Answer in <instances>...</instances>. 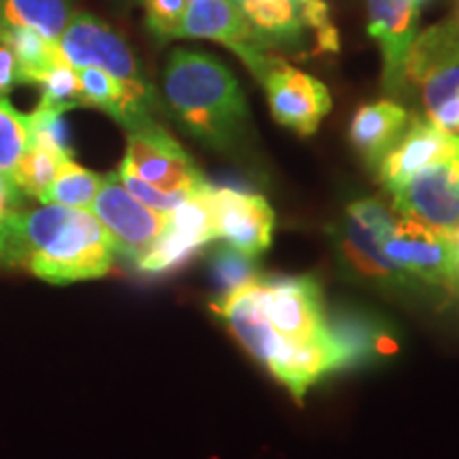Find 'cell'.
Listing matches in <instances>:
<instances>
[{
    "label": "cell",
    "mask_w": 459,
    "mask_h": 459,
    "mask_svg": "<svg viewBox=\"0 0 459 459\" xmlns=\"http://www.w3.org/2000/svg\"><path fill=\"white\" fill-rule=\"evenodd\" d=\"M383 251L406 279L412 277L429 285H455L453 234L402 217L389 230Z\"/></svg>",
    "instance_id": "4fadbf2b"
},
{
    "label": "cell",
    "mask_w": 459,
    "mask_h": 459,
    "mask_svg": "<svg viewBox=\"0 0 459 459\" xmlns=\"http://www.w3.org/2000/svg\"><path fill=\"white\" fill-rule=\"evenodd\" d=\"M119 170L164 192H196L206 186L186 149L153 119L128 130V147Z\"/></svg>",
    "instance_id": "8992f818"
},
{
    "label": "cell",
    "mask_w": 459,
    "mask_h": 459,
    "mask_svg": "<svg viewBox=\"0 0 459 459\" xmlns=\"http://www.w3.org/2000/svg\"><path fill=\"white\" fill-rule=\"evenodd\" d=\"M102 179H105V177L74 164L73 160H66V162L60 164L54 181H51V186L48 187L43 204L51 203L71 206V209L90 211V206L94 203L96 194H99V189L102 186Z\"/></svg>",
    "instance_id": "7402d4cb"
},
{
    "label": "cell",
    "mask_w": 459,
    "mask_h": 459,
    "mask_svg": "<svg viewBox=\"0 0 459 459\" xmlns=\"http://www.w3.org/2000/svg\"><path fill=\"white\" fill-rule=\"evenodd\" d=\"M20 85V74H17V62L9 45L0 41V96H7L11 90Z\"/></svg>",
    "instance_id": "f1b7e54d"
},
{
    "label": "cell",
    "mask_w": 459,
    "mask_h": 459,
    "mask_svg": "<svg viewBox=\"0 0 459 459\" xmlns=\"http://www.w3.org/2000/svg\"><path fill=\"white\" fill-rule=\"evenodd\" d=\"M211 189L213 187L206 183L169 213L166 230L156 243L149 247L147 254L136 262L139 271L152 274L170 273L187 262L200 247L217 240Z\"/></svg>",
    "instance_id": "7c38bea8"
},
{
    "label": "cell",
    "mask_w": 459,
    "mask_h": 459,
    "mask_svg": "<svg viewBox=\"0 0 459 459\" xmlns=\"http://www.w3.org/2000/svg\"><path fill=\"white\" fill-rule=\"evenodd\" d=\"M28 128H30V139L34 143H41L56 152L65 153L66 158H73L71 132H68L65 113L56 108L37 107L28 115Z\"/></svg>",
    "instance_id": "484cf974"
},
{
    "label": "cell",
    "mask_w": 459,
    "mask_h": 459,
    "mask_svg": "<svg viewBox=\"0 0 459 459\" xmlns=\"http://www.w3.org/2000/svg\"><path fill=\"white\" fill-rule=\"evenodd\" d=\"M209 271L217 298H226L240 290V287L260 281L254 257L240 254L238 249H234L230 245H223L213 251V255L209 260Z\"/></svg>",
    "instance_id": "603a6c76"
},
{
    "label": "cell",
    "mask_w": 459,
    "mask_h": 459,
    "mask_svg": "<svg viewBox=\"0 0 459 459\" xmlns=\"http://www.w3.org/2000/svg\"><path fill=\"white\" fill-rule=\"evenodd\" d=\"M457 153L459 134L440 130L429 119H412L406 126L404 134L378 164V181L389 194H394L419 170L445 158L457 156Z\"/></svg>",
    "instance_id": "2e32d148"
},
{
    "label": "cell",
    "mask_w": 459,
    "mask_h": 459,
    "mask_svg": "<svg viewBox=\"0 0 459 459\" xmlns=\"http://www.w3.org/2000/svg\"><path fill=\"white\" fill-rule=\"evenodd\" d=\"M90 211L105 226L113 254L132 262H139L147 254L169 223V215L149 209L132 196L119 181L117 172L102 179Z\"/></svg>",
    "instance_id": "9c48e42d"
},
{
    "label": "cell",
    "mask_w": 459,
    "mask_h": 459,
    "mask_svg": "<svg viewBox=\"0 0 459 459\" xmlns=\"http://www.w3.org/2000/svg\"><path fill=\"white\" fill-rule=\"evenodd\" d=\"M455 20L459 22V4H457V15H455Z\"/></svg>",
    "instance_id": "1f68e13d"
},
{
    "label": "cell",
    "mask_w": 459,
    "mask_h": 459,
    "mask_svg": "<svg viewBox=\"0 0 459 459\" xmlns=\"http://www.w3.org/2000/svg\"><path fill=\"white\" fill-rule=\"evenodd\" d=\"M392 196L406 220L443 234L459 232V153L419 170Z\"/></svg>",
    "instance_id": "8fae6325"
},
{
    "label": "cell",
    "mask_w": 459,
    "mask_h": 459,
    "mask_svg": "<svg viewBox=\"0 0 459 459\" xmlns=\"http://www.w3.org/2000/svg\"><path fill=\"white\" fill-rule=\"evenodd\" d=\"M415 85L428 119L459 134V22H440L417 34L404 62V90Z\"/></svg>",
    "instance_id": "3957f363"
},
{
    "label": "cell",
    "mask_w": 459,
    "mask_h": 459,
    "mask_svg": "<svg viewBox=\"0 0 459 459\" xmlns=\"http://www.w3.org/2000/svg\"><path fill=\"white\" fill-rule=\"evenodd\" d=\"M65 153L56 152L48 145H41V143L28 141V147L24 156L20 158V162L15 164L13 172H11V179L26 196L41 200L48 194V187L54 181L57 169H60L62 162H66Z\"/></svg>",
    "instance_id": "44dd1931"
},
{
    "label": "cell",
    "mask_w": 459,
    "mask_h": 459,
    "mask_svg": "<svg viewBox=\"0 0 459 459\" xmlns=\"http://www.w3.org/2000/svg\"><path fill=\"white\" fill-rule=\"evenodd\" d=\"M411 117L404 107L392 100L370 102L358 108L349 126V141L372 170L378 169L402 134Z\"/></svg>",
    "instance_id": "ac0fdd59"
},
{
    "label": "cell",
    "mask_w": 459,
    "mask_h": 459,
    "mask_svg": "<svg viewBox=\"0 0 459 459\" xmlns=\"http://www.w3.org/2000/svg\"><path fill=\"white\" fill-rule=\"evenodd\" d=\"M117 175H119V181L124 183V187L128 189L132 196L139 198L143 204L149 206V209L158 211V213H164V215L172 213V211H175L177 206L189 196V194H194V192H164V189L149 186V183L141 181L139 177L130 175V172L126 170H117Z\"/></svg>",
    "instance_id": "83f0119b"
},
{
    "label": "cell",
    "mask_w": 459,
    "mask_h": 459,
    "mask_svg": "<svg viewBox=\"0 0 459 459\" xmlns=\"http://www.w3.org/2000/svg\"><path fill=\"white\" fill-rule=\"evenodd\" d=\"M57 54L73 68H100L117 79L126 90L149 108L158 107L156 91L141 71L130 45L91 13H73L66 30L56 43Z\"/></svg>",
    "instance_id": "277c9868"
},
{
    "label": "cell",
    "mask_w": 459,
    "mask_h": 459,
    "mask_svg": "<svg viewBox=\"0 0 459 459\" xmlns=\"http://www.w3.org/2000/svg\"><path fill=\"white\" fill-rule=\"evenodd\" d=\"M0 28H3V22H0Z\"/></svg>",
    "instance_id": "d6a6232c"
},
{
    "label": "cell",
    "mask_w": 459,
    "mask_h": 459,
    "mask_svg": "<svg viewBox=\"0 0 459 459\" xmlns=\"http://www.w3.org/2000/svg\"><path fill=\"white\" fill-rule=\"evenodd\" d=\"M211 206H213L217 238H221L223 243L254 260L271 247L274 213L260 194L213 187Z\"/></svg>",
    "instance_id": "9a60e30c"
},
{
    "label": "cell",
    "mask_w": 459,
    "mask_h": 459,
    "mask_svg": "<svg viewBox=\"0 0 459 459\" xmlns=\"http://www.w3.org/2000/svg\"><path fill=\"white\" fill-rule=\"evenodd\" d=\"M419 7L412 0H368V30L383 51V85L404 91V62L417 37Z\"/></svg>",
    "instance_id": "e0dca14e"
},
{
    "label": "cell",
    "mask_w": 459,
    "mask_h": 459,
    "mask_svg": "<svg viewBox=\"0 0 459 459\" xmlns=\"http://www.w3.org/2000/svg\"><path fill=\"white\" fill-rule=\"evenodd\" d=\"M394 215L375 198L355 200L344 211V220L332 230L341 260L358 277L378 285L406 283L404 274L387 260L383 243L394 226Z\"/></svg>",
    "instance_id": "5b68a950"
},
{
    "label": "cell",
    "mask_w": 459,
    "mask_h": 459,
    "mask_svg": "<svg viewBox=\"0 0 459 459\" xmlns=\"http://www.w3.org/2000/svg\"><path fill=\"white\" fill-rule=\"evenodd\" d=\"M107 230L91 211L45 203L17 211L0 232V262L54 285L100 279L113 266Z\"/></svg>",
    "instance_id": "6da1fadb"
},
{
    "label": "cell",
    "mask_w": 459,
    "mask_h": 459,
    "mask_svg": "<svg viewBox=\"0 0 459 459\" xmlns=\"http://www.w3.org/2000/svg\"><path fill=\"white\" fill-rule=\"evenodd\" d=\"M453 243H455V285L459 287V232L453 234Z\"/></svg>",
    "instance_id": "f546056e"
},
{
    "label": "cell",
    "mask_w": 459,
    "mask_h": 459,
    "mask_svg": "<svg viewBox=\"0 0 459 459\" xmlns=\"http://www.w3.org/2000/svg\"><path fill=\"white\" fill-rule=\"evenodd\" d=\"M211 308L223 319L234 338L254 355V359L260 361L281 385H287L285 381H290L298 342L279 334L262 313L257 302V281L226 298H217Z\"/></svg>",
    "instance_id": "52a82bcc"
},
{
    "label": "cell",
    "mask_w": 459,
    "mask_h": 459,
    "mask_svg": "<svg viewBox=\"0 0 459 459\" xmlns=\"http://www.w3.org/2000/svg\"><path fill=\"white\" fill-rule=\"evenodd\" d=\"M39 88H41V102H39V107L56 108V111L62 113L82 107V88H79L77 68H73L62 57L45 74Z\"/></svg>",
    "instance_id": "d4e9b609"
},
{
    "label": "cell",
    "mask_w": 459,
    "mask_h": 459,
    "mask_svg": "<svg viewBox=\"0 0 459 459\" xmlns=\"http://www.w3.org/2000/svg\"><path fill=\"white\" fill-rule=\"evenodd\" d=\"M412 3H415V4H417V7H421V4H426V3H428V0H412Z\"/></svg>",
    "instance_id": "4dcf8cb0"
},
{
    "label": "cell",
    "mask_w": 459,
    "mask_h": 459,
    "mask_svg": "<svg viewBox=\"0 0 459 459\" xmlns=\"http://www.w3.org/2000/svg\"><path fill=\"white\" fill-rule=\"evenodd\" d=\"M30 128H28V115L20 113L11 105L7 96H0V172L9 175L15 164L24 156Z\"/></svg>",
    "instance_id": "cb8c5ba5"
},
{
    "label": "cell",
    "mask_w": 459,
    "mask_h": 459,
    "mask_svg": "<svg viewBox=\"0 0 459 459\" xmlns=\"http://www.w3.org/2000/svg\"><path fill=\"white\" fill-rule=\"evenodd\" d=\"M187 3L189 0H143L145 24L149 32L162 43L179 39L181 22L183 15H186Z\"/></svg>",
    "instance_id": "4316f807"
},
{
    "label": "cell",
    "mask_w": 459,
    "mask_h": 459,
    "mask_svg": "<svg viewBox=\"0 0 459 459\" xmlns=\"http://www.w3.org/2000/svg\"><path fill=\"white\" fill-rule=\"evenodd\" d=\"M73 17L71 0H0V22L37 30L49 43H57Z\"/></svg>",
    "instance_id": "ffe728a7"
},
{
    "label": "cell",
    "mask_w": 459,
    "mask_h": 459,
    "mask_svg": "<svg viewBox=\"0 0 459 459\" xmlns=\"http://www.w3.org/2000/svg\"><path fill=\"white\" fill-rule=\"evenodd\" d=\"M257 302L273 328L290 341L313 342L330 336L321 291L311 277L257 281Z\"/></svg>",
    "instance_id": "30bf717a"
},
{
    "label": "cell",
    "mask_w": 459,
    "mask_h": 459,
    "mask_svg": "<svg viewBox=\"0 0 459 459\" xmlns=\"http://www.w3.org/2000/svg\"><path fill=\"white\" fill-rule=\"evenodd\" d=\"M273 117L300 136L317 132L321 119L330 113L332 96L313 74L298 71L279 57L262 79Z\"/></svg>",
    "instance_id": "5bb4252c"
},
{
    "label": "cell",
    "mask_w": 459,
    "mask_h": 459,
    "mask_svg": "<svg viewBox=\"0 0 459 459\" xmlns=\"http://www.w3.org/2000/svg\"><path fill=\"white\" fill-rule=\"evenodd\" d=\"M164 96L194 139L217 152L238 145L249 124L243 90L220 57L175 49L164 68Z\"/></svg>",
    "instance_id": "7a4b0ae2"
},
{
    "label": "cell",
    "mask_w": 459,
    "mask_h": 459,
    "mask_svg": "<svg viewBox=\"0 0 459 459\" xmlns=\"http://www.w3.org/2000/svg\"><path fill=\"white\" fill-rule=\"evenodd\" d=\"M179 39H206L232 49L257 82L266 77L279 56L264 48L238 0H189Z\"/></svg>",
    "instance_id": "ba28073f"
},
{
    "label": "cell",
    "mask_w": 459,
    "mask_h": 459,
    "mask_svg": "<svg viewBox=\"0 0 459 459\" xmlns=\"http://www.w3.org/2000/svg\"><path fill=\"white\" fill-rule=\"evenodd\" d=\"M0 41L9 45V49L13 51L20 85H39L45 79V74L60 60L56 45L49 43L37 30H30V28L3 24Z\"/></svg>",
    "instance_id": "d6986e66"
}]
</instances>
